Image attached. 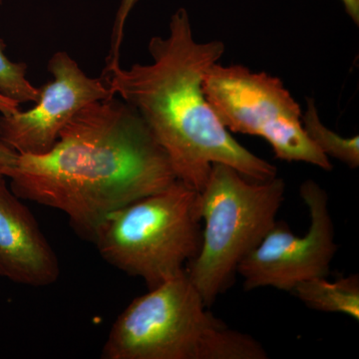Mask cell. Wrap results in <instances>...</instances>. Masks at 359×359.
<instances>
[{
    "mask_svg": "<svg viewBox=\"0 0 359 359\" xmlns=\"http://www.w3.org/2000/svg\"><path fill=\"white\" fill-rule=\"evenodd\" d=\"M4 177L18 198L62 212L91 242L111 214L177 181L141 116L116 96L85 106L50 150L18 155Z\"/></svg>",
    "mask_w": 359,
    "mask_h": 359,
    "instance_id": "obj_1",
    "label": "cell"
},
{
    "mask_svg": "<svg viewBox=\"0 0 359 359\" xmlns=\"http://www.w3.org/2000/svg\"><path fill=\"white\" fill-rule=\"evenodd\" d=\"M148 50V65L104 68L102 76L113 95L141 116L177 180L200 192L214 164L233 168L255 181L276 177L273 164L233 138L205 95V72L224 55L223 42L198 41L188 13L179 8L166 36L151 39Z\"/></svg>",
    "mask_w": 359,
    "mask_h": 359,
    "instance_id": "obj_2",
    "label": "cell"
},
{
    "mask_svg": "<svg viewBox=\"0 0 359 359\" xmlns=\"http://www.w3.org/2000/svg\"><path fill=\"white\" fill-rule=\"evenodd\" d=\"M185 273L135 299L113 323L104 359H266L263 344L219 320Z\"/></svg>",
    "mask_w": 359,
    "mask_h": 359,
    "instance_id": "obj_3",
    "label": "cell"
},
{
    "mask_svg": "<svg viewBox=\"0 0 359 359\" xmlns=\"http://www.w3.org/2000/svg\"><path fill=\"white\" fill-rule=\"evenodd\" d=\"M199 192L175 181L111 214L92 243L101 257L153 289L185 273L202 244Z\"/></svg>",
    "mask_w": 359,
    "mask_h": 359,
    "instance_id": "obj_4",
    "label": "cell"
},
{
    "mask_svg": "<svg viewBox=\"0 0 359 359\" xmlns=\"http://www.w3.org/2000/svg\"><path fill=\"white\" fill-rule=\"evenodd\" d=\"M285 194L278 176L255 181L226 165H212L199 192L202 244L186 268L208 306L229 289L238 264L275 226Z\"/></svg>",
    "mask_w": 359,
    "mask_h": 359,
    "instance_id": "obj_5",
    "label": "cell"
},
{
    "mask_svg": "<svg viewBox=\"0 0 359 359\" xmlns=\"http://www.w3.org/2000/svg\"><path fill=\"white\" fill-rule=\"evenodd\" d=\"M203 88L229 131L263 138L278 159L332 171L330 158L306 136L301 106L280 78L218 62L205 72Z\"/></svg>",
    "mask_w": 359,
    "mask_h": 359,
    "instance_id": "obj_6",
    "label": "cell"
},
{
    "mask_svg": "<svg viewBox=\"0 0 359 359\" xmlns=\"http://www.w3.org/2000/svg\"><path fill=\"white\" fill-rule=\"evenodd\" d=\"M299 195L311 216L309 231L297 236L287 224L276 222L238 264L237 273L245 290L271 287L292 292L299 283L327 278L337 250L327 193L316 182L306 180Z\"/></svg>",
    "mask_w": 359,
    "mask_h": 359,
    "instance_id": "obj_7",
    "label": "cell"
},
{
    "mask_svg": "<svg viewBox=\"0 0 359 359\" xmlns=\"http://www.w3.org/2000/svg\"><path fill=\"white\" fill-rule=\"evenodd\" d=\"M53 79L40 88L34 107L0 115V131L18 155L43 154L53 147L66 124L85 106L114 97L105 78L90 77L67 52L48 61Z\"/></svg>",
    "mask_w": 359,
    "mask_h": 359,
    "instance_id": "obj_8",
    "label": "cell"
},
{
    "mask_svg": "<svg viewBox=\"0 0 359 359\" xmlns=\"http://www.w3.org/2000/svg\"><path fill=\"white\" fill-rule=\"evenodd\" d=\"M58 257L30 210L0 176V276L32 287L57 282Z\"/></svg>",
    "mask_w": 359,
    "mask_h": 359,
    "instance_id": "obj_9",
    "label": "cell"
},
{
    "mask_svg": "<svg viewBox=\"0 0 359 359\" xmlns=\"http://www.w3.org/2000/svg\"><path fill=\"white\" fill-rule=\"evenodd\" d=\"M292 294L308 308L325 313H344L359 320V276H341L334 282L316 278L295 285Z\"/></svg>",
    "mask_w": 359,
    "mask_h": 359,
    "instance_id": "obj_10",
    "label": "cell"
},
{
    "mask_svg": "<svg viewBox=\"0 0 359 359\" xmlns=\"http://www.w3.org/2000/svg\"><path fill=\"white\" fill-rule=\"evenodd\" d=\"M302 126L309 140L321 153L334 158L351 169L359 166V137L340 136L321 122L313 99H306V110L302 113Z\"/></svg>",
    "mask_w": 359,
    "mask_h": 359,
    "instance_id": "obj_11",
    "label": "cell"
},
{
    "mask_svg": "<svg viewBox=\"0 0 359 359\" xmlns=\"http://www.w3.org/2000/svg\"><path fill=\"white\" fill-rule=\"evenodd\" d=\"M6 45L0 39V95L22 104L39 100L40 88L27 79V65L7 57Z\"/></svg>",
    "mask_w": 359,
    "mask_h": 359,
    "instance_id": "obj_12",
    "label": "cell"
},
{
    "mask_svg": "<svg viewBox=\"0 0 359 359\" xmlns=\"http://www.w3.org/2000/svg\"><path fill=\"white\" fill-rule=\"evenodd\" d=\"M139 0H121L120 1L112 32H111L110 51L107 60H106L105 68H112L114 66L120 65V52H121L123 39H124L125 25H126L129 14L131 13L135 4Z\"/></svg>",
    "mask_w": 359,
    "mask_h": 359,
    "instance_id": "obj_13",
    "label": "cell"
},
{
    "mask_svg": "<svg viewBox=\"0 0 359 359\" xmlns=\"http://www.w3.org/2000/svg\"><path fill=\"white\" fill-rule=\"evenodd\" d=\"M18 156L16 151H14L4 140L0 131V176L4 177L7 170L13 166L18 159Z\"/></svg>",
    "mask_w": 359,
    "mask_h": 359,
    "instance_id": "obj_14",
    "label": "cell"
},
{
    "mask_svg": "<svg viewBox=\"0 0 359 359\" xmlns=\"http://www.w3.org/2000/svg\"><path fill=\"white\" fill-rule=\"evenodd\" d=\"M20 109V104L0 95V114L8 115L18 112Z\"/></svg>",
    "mask_w": 359,
    "mask_h": 359,
    "instance_id": "obj_15",
    "label": "cell"
},
{
    "mask_svg": "<svg viewBox=\"0 0 359 359\" xmlns=\"http://www.w3.org/2000/svg\"><path fill=\"white\" fill-rule=\"evenodd\" d=\"M346 13L351 16L355 25L359 23V0H341Z\"/></svg>",
    "mask_w": 359,
    "mask_h": 359,
    "instance_id": "obj_16",
    "label": "cell"
},
{
    "mask_svg": "<svg viewBox=\"0 0 359 359\" xmlns=\"http://www.w3.org/2000/svg\"><path fill=\"white\" fill-rule=\"evenodd\" d=\"M2 0H0V6H1Z\"/></svg>",
    "mask_w": 359,
    "mask_h": 359,
    "instance_id": "obj_17",
    "label": "cell"
}]
</instances>
